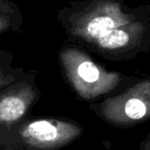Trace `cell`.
I'll return each mask as SVG.
<instances>
[{"label": "cell", "mask_w": 150, "mask_h": 150, "mask_svg": "<svg viewBox=\"0 0 150 150\" xmlns=\"http://www.w3.org/2000/svg\"><path fill=\"white\" fill-rule=\"evenodd\" d=\"M58 61L65 81L86 102L94 103L117 94L138 79L106 69L75 43L64 44L59 50Z\"/></svg>", "instance_id": "2"}, {"label": "cell", "mask_w": 150, "mask_h": 150, "mask_svg": "<svg viewBox=\"0 0 150 150\" xmlns=\"http://www.w3.org/2000/svg\"><path fill=\"white\" fill-rule=\"evenodd\" d=\"M25 72L24 68L13 65V54L11 52L0 50V90L20 79Z\"/></svg>", "instance_id": "6"}, {"label": "cell", "mask_w": 150, "mask_h": 150, "mask_svg": "<svg viewBox=\"0 0 150 150\" xmlns=\"http://www.w3.org/2000/svg\"><path fill=\"white\" fill-rule=\"evenodd\" d=\"M0 150H24L13 142V138L0 132Z\"/></svg>", "instance_id": "8"}, {"label": "cell", "mask_w": 150, "mask_h": 150, "mask_svg": "<svg viewBox=\"0 0 150 150\" xmlns=\"http://www.w3.org/2000/svg\"><path fill=\"white\" fill-rule=\"evenodd\" d=\"M37 73L26 71L20 79L0 90V132L11 137V133L24 120L40 99L36 83Z\"/></svg>", "instance_id": "5"}, {"label": "cell", "mask_w": 150, "mask_h": 150, "mask_svg": "<svg viewBox=\"0 0 150 150\" xmlns=\"http://www.w3.org/2000/svg\"><path fill=\"white\" fill-rule=\"evenodd\" d=\"M0 13H20V7L11 0H0Z\"/></svg>", "instance_id": "9"}, {"label": "cell", "mask_w": 150, "mask_h": 150, "mask_svg": "<svg viewBox=\"0 0 150 150\" xmlns=\"http://www.w3.org/2000/svg\"><path fill=\"white\" fill-rule=\"evenodd\" d=\"M138 150H150V132L146 135L143 141L141 142Z\"/></svg>", "instance_id": "10"}, {"label": "cell", "mask_w": 150, "mask_h": 150, "mask_svg": "<svg viewBox=\"0 0 150 150\" xmlns=\"http://www.w3.org/2000/svg\"><path fill=\"white\" fill-rule=\"evenodd\" d=\"M90 110L117 129H129L150 120V74L117 94L90 104Z\"/></svg>", "instance_id": "3"}, {"label": "cell", "mask_w": 150, "mask_h": 150, "mask_svg": "<svg viewBox=\"0 0 150 150\" xmlns=\"http://www.w3.org/2000/svg\"><path fill=\"white\" fill-rule=\"evenodd\" d=\"M23 23V15L20 13H0V35L6 32H15L20 30Z\"/></svg>", "instance_id": "7"}, {"label": "cell", "mask_w": 150, "mask_h": 150, "mask_svg": "<svg viewBox=\"0 0 150 150\" xmlns=\"http://www.w3.org/2000/svg\"><path fill=\"white\" fill-rule=\"evenodd\" d=\"M127 0H71L57 20L72 43L112 61H131L150 52V4Z\"/></svg>", "instance_id": "1"}, {"label": "cell", "mask_w": 150, "mask_h": 150, "mask_svg": "<svg viewBox=\"0 0 150 150\" xmlns=\"http://www.w3.org/2000/svg\"><path fill=\"white\" fill-rule=\"evenodd\" d=\"M84 133L79 122L66 117H29L11 133L24 150H62Z\"/></svg>", "instance_id": "4"}]
</instances>
